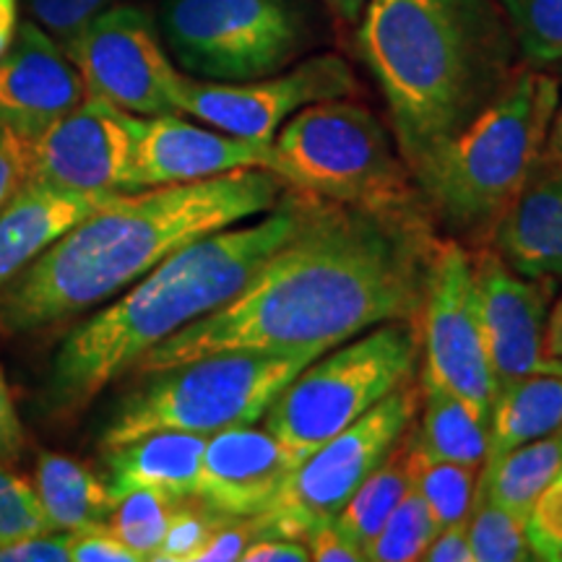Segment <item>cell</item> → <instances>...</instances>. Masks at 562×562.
Returning <instances> with one entry per match:
<instances>
[{
	"instance_id": "484cf974",
	"label": "cell",
	"mask_w": 562,
	"mask_h": 562,
	"mask_svg": "<svg viewBox=\"0 0 562 562\" xmlns=\"http://www.w3.org/2000/svg\"><path fill=\"white\" fill-rule=\"evenodd\" d=\"M404 453L412 487L427 503L438 529L469 521L480 495V469L435 459L414 438L404 446Z\"/></svg>"
},
{
	"instance_id": "c3c4849f",
	"label": "cell",
	"mask_w": 562,
	"mask_h": 562,
	"mask_svg": "<svg viewBox=\"0 0 562 562\" xmlns=\"http://www.w3.org/2000/svg\"><path fill=\"white\" fill-rule=\"evenodd\" d=\"M552 560H558V562H562V547H560V550H558V552H554V554H552Z\"/></svg>"
},
{
	"instance_id": "f6af8a7d",
	"label": "cell",
	"mask_w": 562,
	"mask_h": 562,
	"mask_svg": "<svg viewBox=\"0 0 562 562\" xmlns=\"http://www.w3.org/2000/svg\"><path fill=\"white\" fill-rule=\"evenodd\" d=\"M542 167H562V76H560V97H558V108H554L552 115V125L550 133H547V144H544V154Z\"/></svg>"
},
{
	"instance_id": "6da1fadb",
	"label": "cell",
	"mask_w": 562,
	"mask_h": 562,
	"mask_svg": "<svg viewBox=\"0 0 562 562\" xmlns=\"http://www.w3.org/2000/svg\"><path fill=\"white\" fill-rule=\"evenodd\" d=\"M412 211L315 199L248 284L140 357V375L235 349L328 351L389 321H419L435 248Z\"/></svg>"
},
{
	"instance_id": "30bf717a",
	"label": "cell",
	"mask_w": 562,
	"mask_h": 562,
	"mask_svg": "<svg viewBox=\"0 0 562 562\" xmlns=\"http://www.w3.org/2000/svg\"><path fill=\"white\" fill-rule=\"evenodd\" d=\"M422 404V383L406 381L381 404L307 453L281 484L263 518L269 537L300 539L313 524L336 518L360 484L409 432Z\"/></svg>"
},
{
	"instance_id": "83f0119b",
	"label": "cell",
	"mask_w": 562,
	"mask_h": 562,
	"mask_svg": "<svg viewBox=\"0 0 562 562\" xmlns=\"http://www.w3.org/2000/svg\"><path fill=\"white\" fill-rule=\"evenodd\" d=\"M467 529L474 562L537 560L529 542V518L503 508L482 492L476 495Z\"/></svg>"
},
{
	"instance_id": "e0dca14e",
	"label": "cell",
	"mask_w": 562,
	"mask_h": 562,
	"mask_svg": "<svg viewBox=\"0 0 562 562\" xmlns=\"http://www.w3.org/2000/svg\"><path fill=\"white\" fill-rule=\"evenodd\" d=\"M261 167L271 170V146L201 128L180 115H138L136 186L138 191L159 186H182L220 175Z\"/></svg>"
},
{
	"instance_id": "74e56055",
	"label": "cell",
	"mask_w": 562,
	"mask_h": 562,
	"mask_svg": "<svg viewBox=\"0 0 562 562\" xmlns=\"http://www.w3.org/2000/svg\"><path fill=\"white\" fill-rule=\"evenodd\" d=\"M70 560L74 562H140L128 544L112 533L108 524L70 531Z\"/></svg>"
},
{
	"instance_id": "f1b7e54d",
	"label": "cell",
	"mask_w": 562,
	"mask_h": 562,
	"mask_svg": "<svg viewBox=\"0 0 562 562\" xmlns=\"http://www.w3.org/2000/svg\"><path fill=\"white\" fill-rule=\"evenodd\" d=\"M178 503V497L157 490L123 492L108 518V526L123 544H128L138 554L140 562L154 560Z\"/></svg>"
},
{
	"instance_id": "bcb514c9",
	"label": "cell",
	"mask_w": 562,
	"mask_h": 562,
	"mask_svg": "<svg viewBox=\"0 0 562 562\" xmlns=\"http://www.w3.org/2000/svg\"><path fill=\"white\" fill-rule=\"evenodd\" d=\"M19 30V3L16 0H0V55L11 45Z\"/></svg>"
},
{
	"instance_id": "f546056e",
	"label": "cell",
	"mask_w": 562,
	"mask_h": 562,
	"mask_svg": "<svg viewBox=\"0 0 562 562\" xmlns=\"http://www.w3.org/2000/svg\"><path fill=\"white\" fill-rule=\"evenodd\" d=\"M438 533L430 508L422 501L414 487L402 497V503L393 508L389 521L378 531L368 547V560L372 562H412L422 560L432 537Z\"/></svg>"
},
{
	"instance_id": "44dd1931",
	"label": "cell",
	"mask_w": 562,
	"mask_h": 562,
	"mask_svg": "<svg viewBox=\"0 0 562 562\" xmlns=\"http://www.w3.org/2000/svg\"><path fill=\"white\" fill-rule=\"evenodd\" d=\"M206 440V435L161 430L112 448L108 484L115 501L131 490H157L178 501L195 497Z\"/></svg>"
},
{
	"instance_id": "7402d4cb",
	"label": "cell",
	"mask_w": 562,
	"mask_h": 562,
	"mask_svg": "<svg viewBox=\"0 0 562 562\" xmlns=\"http://www.w3.org/2000/svg\"><path fill=\"white\" fill-rule=\"evenodd\" d=\"M562 427V372L537 370L495 396L490 412L487 459L544 438Z\"/></svg>"
},
{
	"instance_id": "7bdbcfd3",
	"label": "cell",
	"mask_w": 562,
	"mask_h": 562,
	"mask_svg": "<svg viewBox=\"0 0 562 562\" xmlns=\"http://www.w3.org/2000/svg\"><path fill=\"white\" fill-rule=\"evenodd\" d=\"M21 446H24V430H21L9 383L0 370V459H13L21 451Z\"/></svg>"
},
{
	"instance_id": "d590c367",
	"label": "cell",
	"mask_w": 562,
	"mask_h": 562,
	"mask_svg": "<svg viewBox=\"0 0 562 562\" xmlns=\"http://www.w3.org/2000/svg\"><path fill=\"white\" fill-rule=\"evenodd\" d=\"M266 537V526L261 516L227 518L220 529L209 537V542L201 547L193 562H232L243 560L245 550L252 539Z\"/></svg>"
},
{
	"instance_id": "ac0fdd59",
	"label": "cell",
	"mask_w": 562,
	"mask_h": 562,
	"mask_svg": "<svg viewBox=\"0 0 562 562\" xmlns=\"http://www.w3.org/2000/svg\"><path fill=\"white\" fill-rule=\"evenodd\" d=\"M300 461L263 425L229 427L209 435L195 497L222 516H258Z\"/></svg>"
},
{
	"instance_id": "ee69618b",
	"label": "cell",
	"mask_w": 562,
	"mask_h": 562,
	"mask_svg": "<svg viewBox=\"0 0 562 562\" xmlns=\"http://www.w3.org/2000/svg\"><path fill=\"white\" fill-rule=\"evenodd\" d=\"M562 372V297L550 305L544 323V339H542V368Z\"/></svg>"
},
{
	"instance_id": "ab89813d",
	"label": "cell",
	"mask_w": 562,
	"mask_h": 562,
	"mask_svg": "<svg viewBox=\"0 0 562 562\" xmlns=\"http://www.w3.org/2000/svg\"><path fill=\"white\" fill-rule=\"evenodd\" d=\"M313 562H360L364 552L339 529L336 518H323L302 537Z\"/></svg>"
},
{
	"instance_id": "4316f807",
	"label": "cell",
	"mask_w": 562,
	"mask_h": 562,
	"mask_svg": "<svg viewBox=\"0 0 562 562\" xmlns=\"http://www.w3.org/2000/svg\"><path fill=\"white\" fill-rule=\"evenodd\" d=\"M409 487L412 482L409 472H406L404 448L402 451L393 448L389 459L360 484V490L349 497V503L336 516L339 529L360 547L364 552V560H368L370 542L378 537V531L383 529V524L389 521L393 508L402 503V497L409 492Z\"/></svg>"
},
{
	"instance_id": "d6a6232c",
	"label": "cell",
	"mask_w": 562,
	"mask_h": 562,
	"mask_svg": "<svg viewBox=\"0 0 562 562\" xmlns=\"http://www.w3.org/2000/svg\"><path fill=\"white\" fill-rule=\"evenodd\" d=\"M53 531L34 487L0 469V544L30 533Z\"/></svg>"
},
{
	"instance_id": "60d3db41",
	"label": "cell",
	"mask_w": 562,
	"mask_h": 562,
	"mask_svg": "<svg viewBox=\"0 0 562 562\" xmlns=\"http://www.w3.org/2000/svg\"><path fill=\"white\" fill-rule=\"evenodd\" d=\"M469 521L451 524L438 529L422 560L425 562H474L472 544H469Z\"/></svg>"
},
{
	"instance_id": "836d02e7",
	"label": "cell",
	"mask_w": 562,
	"mask_h": 562,
	"mask_svg": "<svg viewBox=\"0 0 562 562\" xmlns=\"http://www.w3.org/2000/svg\"><path fill=\"white\" fill-rule=\"evenodd\" d=\"M115 3H121V0H30V11L42 30L50 32L63 45L87 21Z\"/></svg>"
},
{
	"instance_id": "f35d334b",
	"label": "cell",
	"mask_w": 562,
	"mask_h": 562,
	"mask_svg": "<svg viewBox=\"0 0 562 562\" xmlns=\"http://www.w3.org/2000/svg\"><path fill=\"white\" fill-rule=\"evenodd\" d=\"M0 562H70V531H40L3 542Z\"/></svg>"
},
{
	"instance_id": "52a82bcc",
	"label": "cell",
	"mask_w": 562,
	"mask_h": 562,
	"mask_svg": "<svg viewBox=\"0 0 562 562\" xmlns=\"http://www.w3.org/2000/svg\"><path fill=\"white\" fill-rule=\"evenodd\" d=\"M273 167L286 186L368 211H412L414 175L389 133L364 104L313 102L281 125L271 140Z\"/></svg>"
},
{
	"instance_id": "cb8c5ba5",
	"label": "cell",
	"mask_w": 562,
	"mask_h": 562,
	"mask_svg": "<svg viewBox=\"0 0 562 562\" xmlns=\"http://www.w3.org/2000/svg\"><path fill=\"white\" fill-rule=\"evenodd\" d=\"M422 425L417 440L435 459L480 469L487 459L490 419L459 393L422 375Z\"/></svg>"
},
{
	"instance_id": "5bb4252c",
	"label": "cell",
	"mask_w": 562,
	"mask_h": 562,
	"mask_svg": "<svg viewBox=\"0 0 562 562\" xmlns=\"http://www.w3.org/2000/svg\"><path fill=\"white\" fill-rule=\"evenodd\" d=\"M138 115L87 97L32 140L30 180L66 191L136 193Z\"/></svg>"
},
{
	"instance_id": "9a60e30c",
	"label": "cell",
	"mask_w": 562,
	"mask_h": 562,
	"mask_svg": "<svg viewBox=\"0 0 562 562\" xmlns=\"http://www.w3.org/2000/svg\"><path fill=\"white\" fill-rule=\"evenodd\" d=\"M472 261L497 396L505 385L542 368L544 323L554 281L513 271L501 252H476Z\"/></svg>"
},
{
	"instance_id": "4fadbf2b",
	"label": "cell",
	"mask_w": 562,
	"mask_h": 562,
	"mask_svg": "<svg viewBox=\"0 0 562 562\" xmlns=\"http://www.w3.org/2000/svg\"><path fill=\"white\" fill-rule=\"evenodd\" d=\"M357 81L339 55H315L286 74L252 81H201L182 76L178 108L229 136L271 146L281 125L313 102L355 94Z\"/></svg>"
},
{
	"instance_id": "681fc988",
	"label": "cell",
	"mask_w": 562,
	"mask_h": 562,
	"mask_svg": "<svg viewBox=\"0 0 562 562\" xmlns=\"http://www.w3.org/2000/svg\"><path fill=\"white\" fill-rule=\"evenodd\" d=\"M560 476H562V472H560Z\"/></svg>"
},
{
	"instance_id": "8992f818",
	"label": "cell",
	"mask_w": 562,
	"mask_h": 562,
	"mask_svg": "<svg viewBox=\"0 0 562 562\" xmlns=\"http://www.w3.org/2000/svg\"><path fill=\"white\" fill-rule=\"evenodd\" d=\"M321 355L315 349H235L149 372V381L117 404L102 448L112 451L161 430L209 438L229 427L258 425L279 391Z\"/></svg>"
},
{
	"instance_id": "7a4b0ae2",
	"label": "cell",
	"mask_w": 562,
	"mask_h": 562,
	"mask_svg": "<svg viewBox=\"0 0 562 562\" xmlns=\"http://www.w3.org/2000/svg\"><path fill=\"white\" fill-rule=\"evenodd\" d=\"M284 186L271 170L248 167L117 195L0 290V331L32 334L94 311L188 243L271 211Z\"/></svg>"
},
{
	"instance_id": "7dc6e473",
	"label": "cell",
	"mask_w": 562,
	"mask_h": 562,
	"mask_svg": "<svg viewBox=\"0 0 562 562\" xmlns=\"http://www.w3.org/2000/svg\"><path fill=\"white\" fill-rule=\"evenodd\" d=\"M368 3H370V0H326L328 9L336 11L341 19H347V21L360 19L364 5H368Z\"/></svg>"
},
{
	"instance_id": "d4e9b609",
	"label": "cell",
	"mask_w": 562,
	"mask_h": 562,
	"mask_svg": "<svg viewBox=\"0 0 562 562\" xmlns=\"http://www.w3.org/2000/svg\"><path fill=\"white\" fill-rule=\"evenodd\" d=\"M562 472V427L487 461L480 472V492L518 516L529 518L544 490Z\"/></svg>"
},
{
	"instance_id": "7c38bea8",
	"label": "cell",
	"mask_w": 562,
	"mask_h": 562,
	"mask_svg": "<svg viewBox=\"0 0 562 562\" xmlns=\"http://www.w3.org/2000/svg\"><path fill=\"white\" fill-rule=\"evenodd\" d=\"M419 321L425 347L422 375L459 393L490 419L495 378L484 339L474 261L459 243H435Z\"/></svg>"
},
{
	"instance_id": "277c9868",
	"label": "cell",
	"mask_w": 562,
	"mask_h": 562,
	"mask_svg": "<svg viewBox=\"0 0 562 562\" xmlns=\"http://www.w3.org/2000/svg\"><path fill=\"white\" fill-rule=\"evenodd\" d=\"M357 47L414 180L510 79L508 37L487 0H370Z\"/></svg>"
},
{
	"instance_id": "603a6c76",
	"label": "cell",
	"mask_w": 562,
	"mask_h": 562,
	"mask_svg": "<svg viewBox=\"0 0 562 562\" xmlns=\"http://www.w3.org/2000/svg\"><path fill=\"white\" fill-rule=\"evenodd\" d=\"M34 492L53 531H81L108 524L117 503L108 482L60 453L37 456Z\"/></svg>"
},
{
	"instance_id": "2e32d148",
	"label": "cell",
	"mask_w": 562,
	"mask_h": 562,
	"mask_svg": "<svg viewBox=\"0 0 562 562\" xmlns=\"http://www.w3.org/2000/svg\"><path fill=\"white\" fill-rule=\"evenodd\" d=\"M87 97L60 42L40 24H21L0 55V125L34 140Z\"/></svg>"
},
{
	"instance_id": "1f68e13d",
	"label": "cell",
	"mask_w": 562,
	"mask_h": 562,
	"mask_svg": "<svg viewBox=\"0 0 562 562\" xmlns=\"http://www.w3.org/2000/svg\"><path fill=\"white\" fill-rule=\"evenodd\" d=\"M227 518L229 516H222V513L209 508L206 503H201V508H191L186 501H180L175 505L165 539H161L151 562H193L201 547L209 542L211 533L220 529Z\"/></svg>"
},
{
	"instance_id": "e575fe53",
	"label": "cell",
	"mask_w": 562,
	"mask_h": 562,
	"mask_svg": "<svg viewBox=\"0 0 562 562\" xmlns=\"http://www.w3.org/2000/svg\"><path fill=\"white\" fill-rule=\"evenodd\" d=\"M529 542L537 560H552L562 547V476H558L529 513Z\"/></svg>"
},
{
	"instance_id": "5b68a950",
	"label": "cell",
	"mask_w": 562,
	"mask_h": 562,
	"mask_svg": "<svg viewBox=\"0 0 562 562\" xmlns=\"http://www.w3.org/2000/svg\"><path fill=\"white\" fill-rule=\"evenodd\" d=\"M558 97V76L521 70L442 146L417 182L451 227H495L542 161Z\"/></svg>"
},
{
	"instance_id": "8fae6325",
	"label": "cell",
	"mask_w": 562,
	"mask_h": 562,
	"mask_svg": "<svg viewBox=\"0 0 562 562\" xmlns=\"http://www.w3.org/2000/svg\"><path fill=\"white\" fill-rule=\"evenodd\" d=\"M63 50L79 68L89 97L131 115H180L182 76L161 45L157 26L136 5L115 3L87 21Z\"/></svg>"
},
{
	"instance_id": "ffe728a7",
	"label": "cell",
	"mask_w": 562,
	"mask_h": 562,
	"mask_svg": "<svg viewBox=\"0 0 562 562\" xmlns=\"http://www.w3.org/2000/svg\"><path fill=\"white\" fill-rule=\"evenodd\" d=\"M495 248L513 271L562 277V167H537L495 227Z\"/></svg>"
},
{
	"instance_id": "ba28073f",
	"label": "cell",
	"mask_w": 562,
	"mask_h": 562,
	"mask_svg": "<svg viewBox=\"0 0 562 562\" xmlns=\"http://www.w3.org/2000/svg\"><path fill=\"white\" fill-rule=\"evenodd\" d=\"M414 323H381L370 334L355 336L307 362L263 414L266 430L300 459L339 435L398 385L412 381L422 344Z\"/></svg>"
},
{
	"instance_id": "9c48e42d",
	"label": "cell",
	"mask_w": 562,
	"mask_h": 562,
	"mask_svg": "<svg viewBox=\"0 0 562 562\" xmlns=\"http://www.w3.org/2000/svg\"><path fill=\"white\" fill-rule=\"evenodd\" d=\"M159 24L178 66L201 81L279 74L307 40L297 0H165Z\"/></svg>"
},
{
	"instance_id": "8d00e7d4",
	"label": "cell",
	"mask_w": 562,
	"mask_h": 562,
	"mask_svg": "<svg viewBox=\"0 0 562 562\" xmlns=\"http://www.w3.org/2000/svg\"><path fill=\"white\" fill-rule=\"evenodd\" d=\"M32 140L19 136L0 125V211L19 193V188L30 180Z\"/></svg>"
},
{
	"instance_id": "d6986e66",
	"label": "cell",
	"mask_w": 562,
	"mask_h": 562,
	"mask_svg": "<svg viewBox=\"0 0 562 562\" xmlns=\"http://www.w3.org/2000/svg\"><path fill=\"white\" fill-rule=\"evenodd\" d=\"M112 199L117 195L66 191L26 180L9 206L0 211V290L37 261L70 227Z\"/></svg>"
},
{
	"instance_id": "b9f144b4",
	"label": "cell",
	"mask_w": 562,
	"mask_h": 562,
	"mask_svg": "<svg viewBox=\"0 0 562 562\" xmlns=\"http://www.w3.org/2000/svg\"><path fill=\"white\" fill-rule=\"evenodd\" d=\"M245 562H311L305 542L286 537H258L243 554Z\"/></svg>"
},
{
	"instance_id": "4dcf8cb0",
	"label": "cell",
	"mask_w": 562,
	"mask_h": 562,
	"mask_svg": "<svg viewBox=\"0 0 562 562\" xmlns=\"http://www.w3.org/2000/svg\"><path fill=\"white\" fill-rule=\"evenodd\" d=\"M521 53L537 66L562 63V0H501Z\"/></svg>"
},
{
	"instance_id": "3957f363",
	"label": "cell",
	"mask_w": 562,
	"mask_h": 562,
	"mask_svg": "<svg viewBox=\"0 0 562 562\" xmlns=\"http://www.w3.org/2000/svg\"><path fill=\"white\" fill-rule=\"evenodd\" d=\"M315 195L290 193L252 224H232L188 243L63 339L45 404L58 417L81 412L154 347L220 311L305 222Z\"/></svg>"
}]
</instances>
